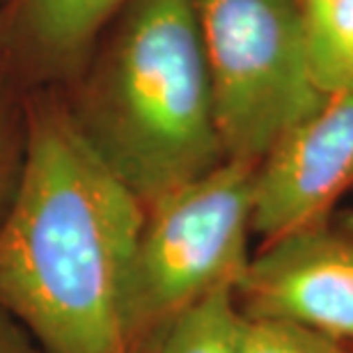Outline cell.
Here are the masks:
<instances>
[{
    "label": "cell",
    "instance_id": "cell-3",
    "mask_svg": "<svg viewBox=\"0 0 353 353\" xmlns=\"http://www.w3.org/2000/svg\"><path fill=\"white\" fill-rule=\"evenodd\" d=\"M255 168L225 161L145 209L122 305L129 353L211 292L236 289L250 262Z\"/></svg>",
    "mask_w": 353,
    "mask_h": 353
},
{
    "label": "cell",
    "instance_id": "cell-11",
    "mask_svg": "<svg viewBox=\"0 0 353 353\" xmlns=\"http://www.w3.org/2000/svg\"><path fill=\"white\" fill-rule=\"evenodd\" d=\"M26 154V105L7 90L0 76V225L14 200Z\"/></svg>",
    "mask_w": 353,
    "mask_h": 353
},
{
    "label": "cell",
    "instance_id": "cell-6",
    "mask_svg": "<svg viewBox=\"0 0 353 353\" xmlns=\"http://www.w3.org/2000/svg\"><path fill=\"white\" fill-rule=\"evenodd\" d=\"M248 319H282L353 340V241L319 225L273 239L234 289Z\"/></svg>",
    "mask_w": 353,
    "mask_h": 353
},
{
    "label": "cell",
    "instance_id": "cell-7",
    "mask_svg": "<svg viewBox=\"0 0 353 353\" xmlns=\"http://www.w3.org/2000/svg\"><path fill=\"white\" fill-rule=\"evenodd\" d=\"M131 0H19L21 26L41 55L69 62L90 46Z\"/></svg>",
    "mask_w": 353,
    "mask_h": 353
},
{
    "label": "cell",
    "instance_id": "cell-5",
    "mask_svg": "<svg viewBox=\"0 0 353 353\" xmlns=\"http://www.w3.org/2000/svg\"><path fill=\"white\" fill-rule=\"evenodd\" d=\"M353 186V94H328L259 161L252 232L264 239L319 228Z\"/></svg>",
    "mask_w": 353,
    "mask_h": 353
},
{
    "label": "cell",
    "instance_id": "cell-2",
    "mask_svg": "<svg viewBox=\"0 0 353 353\" xmlns=\"http://www.w3.org/2000/svg\"><path fill=\"white\" fill-rule=\"evenodd\" d=\"M72 112L99 159L152 207L225 163L195 0H131Z\"/></svg>",
    "mask_w": 353,
    "mask_h": 353
},
{
    "label": "cell",
    "instance_id": "cell-1",
    "mask_svg": "<svg viewBox=\"0 0 353 353\" xmlns=\"http://www.w3.org/2000/svg\"><path fill=\"white\" fill-rule=\"evenodd\" d=\"M145 207L67 105H26L19 186L0 225V307L46 353H129L124 287Z\"/></svg>",
    "mask_w": 353,
    "mask_h": 353
},
{
    "label": "cell",
    "instance_id": "cell-10",
    "mask_svg": "<svg viewBox=\"0 0 353 353\" xmlns=\"http://www.w3.org/2000/svg\"><path fill=\"white\" fill-rule=\"evenodd\" d=\"M241 353H344L335 337L282 319H243Z\"/></svg>",
    "mask_w": 353,
    "mask_h": 353
},
{
    "label": "cell",
    "instance_id": "cell-9",
    "mask_svg": "<svg viewBox=\"0 0 353 353\" xmlns=\"http://www.w3.org/2000/svg\"><path fill=\"white\" fill-rule=\"evenodd\" d=\"M314 83L323 94H353V0H299Z\"/></svg>",
    "mask_w": 353,
    "mask_h": 353
},
{
    "label": "cell",
    "instance_id": "cell-8",
    "mask_svg": "<svg viewBox=\"0 0 353 353\" xmlns=\"http://www.w3.org/2000/svg\"><path fill=\"white\" fill-rule=\"evenodd\" d=\"M243 319L234 287H221L168 321L138 353H241Z\"/></svg>",
    "mask_w": 353,
    "mask_h": 353
},
{
    "label": "cell",
    "instance_id": "cell-4",
    "mask_svg": "<svg viewBox=\"0 0 353 353\" xmlns=\"http://www.w3.org/2000/svg\"><path fill=\"white\" fill-rule=\"evenodd\" d=\"M195 10L225 159L257 165L326 99L299 0H195Z\"/></svg>",
    "mask_w": 353,
    "mask_h": 353
},
{
    "label": "cell",
    "instance_id": "cell-12",
    "mask_svg": "<svg viewBox=\"0 0 353 353\" xmlns=\"http://www.w3.org/2000/svg\"><path fill=\"white\" fill-rule=\"evenodd\" d=\"M0 353H46L34 337L0 307Z\"/></svg>",
    "mask_w": 353,
    "mask_h": 353
}]
</instances>
